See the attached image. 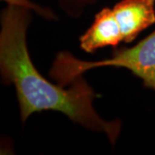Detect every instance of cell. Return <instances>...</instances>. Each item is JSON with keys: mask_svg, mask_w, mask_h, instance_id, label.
Returning <instances> with one entry per match:
<instances>
[{"mask_svg": "<svg viewBox=\"0 0 155 155\" xmlns=\"http://www.w3.org/2000/svg\"><path fill=\"white\" fill-rule=\"evenodd\" d=\"M30 11L8 5L1 14L0 69L5 83L15 86L22 122L35 112L58 111L91 131L104 134L114 145L121 122L106 121L97 114L96 94L82 75L65 88L46 79L34 66L26 39Z\"/></svg>", "mask_w": 155, "mask_h": 155, "instance_id": "cell-1", "label": "cell"}, {"mask_svg": "<svg viewBox=\"0 0 155 155\" xmlns=\"http://www.w3.org/2000/svg\"><path fill=\"white\" fill-rule=\"evenodd\" d=\"M64 11L72 17L80 16L85 8L95 4L98 0H56Z\"/></svg>", "mask_w": 155, "mask_h": 155, "instance_id": "cell-6", "label": "cell"}, {"mask_svg": "<svg viewBox=\"0 0 155 155\" xmlns=\"http://www.w3.org/2000/svg\"><path fill=\"white\" fill-rule=\"evenodd\" d=\"M102 67L126 68L140 78L146 87L155 91V30L132 48L116 50L106 60L84 61L68 52H61L52 65L50 76L66 87L84 72Z\"/></svg>", "mask_w": 155, "mask_h": 155, "instance_id": "cell-2", "label": "cell"}, {"mask_svg": "<svg viewBox=\"0 0 155 155\" xmlns=\"http://www.w3.org/2000/svg\"><path fill=\"white\" fill-rule=\"evenodd\" d=\"M1 1L7 3V5L20 6L22 8L28 9L29 11H35L36 14H38L39 16L42 17L45 19H48V20L57 19L55 13L52 10H50L49 8L39 5L37 4L32 2L31 0H1Z\"/></svg>", "mask_w": 155, "mask_h": 155, "instance_id": "cell-5", "label": "cell"}, {"mask_svg": "<svg viewBox=\"0 0 155 155\" xmlns=\"http://www.w3.org/2000/svg\"><path fill=\"white\" fill-rule=\"evenodd\" d=\"M121 41V29L113 10L110 8H104L96 15L91 26L79 39L80 48L87 53L107 46L116 47Z\"/></svg>", "mask_w": 155, "mask_h": 155, "instance_id": "cell-4", "label": "cell"}, {"mask_svg": "<svg viewBox=\"0 0 155 155\" xmlns=\"http://www.w3.org/2000/svg\"><path fill=\"white\" fill-rule=\"evenodd\" d=\"M112 10L126 43L155 22V0H121Z\"/></svg>", "mask_w": 155, "mask_h": 155, "instance_id": "cell-3", "label": "cell"}]
</instances>
